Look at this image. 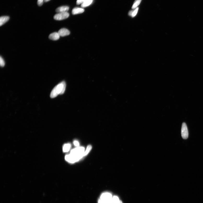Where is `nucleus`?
I'll return each instance as SVG.
<instances>
[{
	"label": "nucleus",
	"instance_id": "obj_3",
	"mask_svg": "<svg viewBox=\"0 0 203 203\" xmlns=\"http://www.w3.org/2000/svg\"><path fill=\"white\" fill-rule=\"evenodd\" d=\"M113 197L111 193H104L101 196L99 203H112Z\"/></svg>",
	"mask_w": 203,
	"mask_h": 203
},
{
	"label": "nucleus",
	"instance_id": "obj_4",
	"mask_svg": "<svg viewBox=\"0 0 203 203\" xmlns=\"http://www.w3.org/2000/svg\"><path fill=\"white\" fill-rule=\"evenodd\" d=\"M70 14L68 12L59 13L54 16V18L55 20H61L68 18Z\"/></svg>",
	"mask_w": 203,
	"mask_h": 203
},
{
	"label": "nucleus",
	"instance_id": "obj_9",
	"mask_svg": "<svg viewBox=\"0 0 203 203\" xmlns=\"http://www.w3.org/2000/svg\"><path fill=\"white\" fill-rule=\"evenodd\" d=\"M60 36L58 33L54 32L51 34L49 36V38L52 40L57 41L59 39Z\"/></svg>",
	"mask_w": 203,
	"mask_h": 203
},
{
	"label": "nucleus",
	"instance_id": "obj_17",
	"mask_svg": "<svg viewBox=\"0 0 203 203\" xmlns=\"http://www.w3.org/2000/svg\"><path fill=\"white\" fill-rule=\"evenodd\" d=\"M0 65L1 67H4L5 65L4 61L2 58L1 56L0 57Z\"/></svg>",
	"mask_w": 203,
	"mask_h": 203
},
{
	"label": "nucleus",
	"instance_id": "obj_6",
	"mask_svg": "<svg viewBox=\"0 0 203 203\" xmlns=\"http://www.w3.org/2000/svg\"><path fill=\"white\" fill-rule=\"evenodd\" d=\"M93 0H77L76 4L77 5L81 4V7L84 8L90 5L93 2Z\"/></svg>",
	"mask_w": 203,
	"mask_h": 203
},
{
	"label": "nucleus",
	"instance_id": "obj_10",
	"mask_svg": "<svg viewBox=\"0 0 203 203\" xmlns=\"http://www.w3.org/2000/svg\"><path fill=\"white\" fill-rule=\"evenodd\" d=\"M84 10L83 8L75 7L72 11V13L73 15L82 13Z\"/></svg>",
	"mask_w": 203,
	"mask_h": 203
},
{
	"label": "nucleus",
	"instance_id": "obj_19",
	"mask_svg": "<svg viewBox=\"0 0 203 203\" xmlns=\"http://www.w3.org/2000/svg\"><path fill=\"white\" fill-rule=\"evenodd\" d=\"M73 144H74V145L75 146L77 147H79V142L77 141V140H75V141L73 142Z\"/></svg>",
	"mask_w": 203,
	"mask_h": 203
},
{
	"label": "nucleus",
	"instance_id": "obj_20",
	"mask_svg": "<svg viewBox=\"0 0 203 203\" xmlns=\"http://www.w3.org/2000/svg\"><path fill=\"white\" fill-rule=\"evenodd\" d=\"M50 0H44V1L45 2H47Z\"/></svg>",
	"mask_w": 203,
	"mask_h": 203
},
{
	"label": "nucleus",
	"instance_id": "obj_7",
	"mask_svg": "<svg viewBox=\"0 0 203 203\" xmlns=\"http://www.w3.org/2000/svg\"><path fill=\"white\" fill-rule=\"evenodd\" d=\"M58 33L60 36L63 37L68 35L70 34L69 30L65 28H62L59 30Z\"/></svg>",
	"mask_w": 203,
	"mask_h": 203
},
{
	"label": "nucleus",
	"instance_id": "obj_11",
	"mask_svg": "<svg viewBox=\"0 0 203 203\" xmlns=\"http://www.w3.org/2000/svg\"><path fill=\"white\" fill-rule=\"evenodd\" d=\"M9 19L8 16L1 17L0 18V26H2L4 24L7 22Z\"/></svg>",
	"mask_w": 203,
	"mask_h": 203
},
{
	"label": "nucleus",
	"instance_id": "obj_1",
	"mask_svg": "<svg viewBox=\"0 0 203 203\" xmlns=\"http://www.w3.org/2000/svg\"><path fill=\"white\" fill-rule=\"evenodd\" d=\"M84 152L83 147H78L72 150L70 154L65 156V160L70 163L77 162L84 156Z\"/></svg>",
	"mask_w": 203,
	"mask_h": 203
},
{
	"label": "nucleus",
	"instance_id": "obj_14",
	"mask_svg": "<svg viewBox=\"0 0 203 203\" xmlns=\"http://www.w3.org/2000/svg\"><path fill=\"white\" fill-rule=\"evenodd\" d=\"M142 0H135L133 3V5L132 7V9H134L136 8L139 5L141 2Z\"/></svg>",
	"mask_w": 203,
	"mask_h": 203
},
{
	"label": "nucleus",
	"instance_id": "obj_8",
	"mask_svg": "<svg viewBox=\"0 0 203 203\" xmlns=\"http://www.w3.org/2000/svg\"><path fill=\"white\" fill-rule=\"evenodd\" d=\"M69 9V7L68 6H62L56 9V12H57L62 13L67 12Z\"/></svg>",
	"mask_w": 203,
	"mask_h": 203
},
{
	"label": "nucleus",
	"instance_id": "obj_15",
	"mask_svg": "<svg viewBox=\"0 0 203 203\" xmlns=\"http://www.w3.org/2000/svg\"><path fill=\"white\" fill-rule=\"evenodd\" d=\"M112 203H122V201L120 200L119 198L117 196L113 197Z\"/></svg>",
	"mask_w": 203,
	"mask_h": 203
},
{
	"label": "nucleus",
	"instance_id": "obj_12",
	"mask_svg": "<svg viewBox=\"0 0 203 203\" xmlns=\"http://www.w3.org/2000/svg\"><path fill=\"white\" fill-rule=\"evenodd\" d=\"M139 10V8L137 7L135 9H133L132 10L129 11L128 15L132 17H135L137 15Z\"/></svg>",
	"mask_w": 203,
	"mask_h": 203
},
{
	"label": "nucleus",
	"instance_id": "obj_2",
	"mask_svg": "<svg viewBox=\"0 0 203 203\" xmlns=\"http://www.w3.org/2000/svg\"><path fill=\"white\" fill-rule=\"evenodd\" d=\"M66 86V83L64 81H62L58 84L51 92L50 94L51 98H55L59 95H62L64 94L65 92Z\"/></svg>",
	"mask_w": 203,
	"mask_h": 203
},
{
	"label": "nucleus",
	"instance_id": "obj_13",
	"mask_svg": "<svg viewBox=\"0 0 203 203\" xmlns=\"http://www.w3.org/2000/svg\"><path fill=\"white\" fill-rule=\"evenodd\" d=\"M71 147V145L70 144H65L64 145L63 148V151L64 152H66L70 151Z\"/></svg>",
	"mask_w": 203,
	"mask_h": 203
},
{
	"label": "nucleus",
	"instance_id": "obj_16",
	"mask_svg": "<svg viewBox=\"0 0 203 203\" xmlns=\"http://www.w3.org/2000/svg\"><path fill=\"white\" fill-rule=\"evenodd\" d=\"M92 149V146L91 145H89L87 147L84 153V156H85L88 154Z\"/></svg>",
	"mask_w": 203,
	"mask_h": 203
},
{
	"label": "nucleus",
	"instance_id": "obj_18",
	"mask_svg": "<svg viewBox=\"0 0 203 203\" xmlns=\"http://www.w3.org/2000/svg\"><path fill=\"white\" fill-rule=\"evenodd\" d=\"M44 1V0H38L37 4L38 5L40 6H42Z\"/></svg>",
	"mask_w": 203,
	"mask_h": 203
},
{
	"label": "nucleus",
	"instance_id": "obj_5",
	"mask_svg": "<svg viewBox=\"0 0 203 203\" xmlns=\"http://www.w3.org/2000/svg\"><path fill=\"white\" fill-rule=\"evenodd\" d=\"M181 136L184 139H186L188 137V132L187 127L185 123L184 122L182 125L181 130Z\"/></svg>",
	"mask_w": 203,
	"mask_h": 203
}]
</instances>
